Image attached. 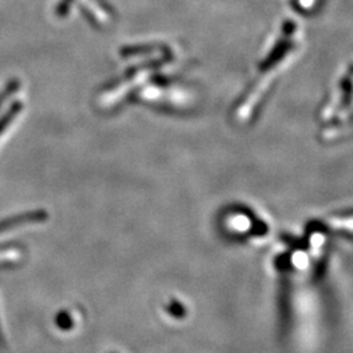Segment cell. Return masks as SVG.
Segmentation results:
<instances>
[{"instance_id": "cell-1", "label": "cell", "mask_w": 353, "mask_h": 353, "mask_svg": "<svg viewBox=\"0 0 353 353\" xmlns=\"http://www.w3.org/2000/svg\"><path fill=\"white\" fill-rule=\"evenodd\" d=\"M279 313H280V325L281 328L287 332L290 327V300L288 290H284L280 294V301H279Z\"/></svg>"}, {"instance_id": "cell-2", "label": "cell", "mask_w": 353, "mask_h": 353, "mask_svg": "<svg viewBox=\"0 0 353 353\" xmlns=\"http://www.w3.org/2000/svg\"><path fill=\"white\" fill-rule=\"evenodd\" d=\"M165 310L170 314V316H173L174 319H183L186 314H188V310H186V307L183 306V303H179V301H176V300H173V301H170V303L166 305V307H165Z\"/></svg>"}, {"instance_id": "cell-3", "label": "cell", "mask_w": 353, "mask_h": 353, "mask_svg": "<svg viewBox=\"0 0 353 353\" xmlns=\"http://www.w3.org/2000/svg\"><path fill=\"white\" fill-rule=\"evenodd\" d=\"M70 4H71V0H62V3H61V12H64L68 8Z\"/></svg>"}]
</instances>
